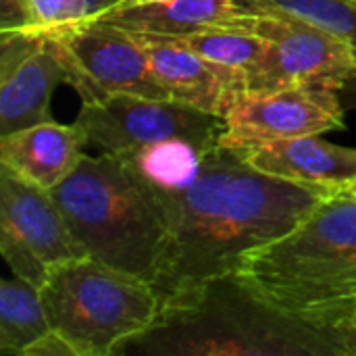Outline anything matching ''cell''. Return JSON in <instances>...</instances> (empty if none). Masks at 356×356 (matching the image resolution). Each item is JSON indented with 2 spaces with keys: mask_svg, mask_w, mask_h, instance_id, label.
<instances>
[{
  "mask_svg": "<svg viewBox=\"0 0 356 356\" xmlns=\"http://www.w3.org/2000/svg\"><path fill=\"white\" fill-rule=\"evenodd\" d=\"M127 161L148 179L167 225L152 282L161 305L238 273L246 254L292 232L336 194L265 175L248 165L240 148L227 146L198 150L169 144Z\"/></svg>",
  "mask_w": 356,
  "mask_h": 356,
  "instance_id": "1",
  "label": "cell"
},
{
  "mask_svg": "<svg viewBox=\"0 0 356 356\" xmlns=\"http://www.w3.org/2000/svg\"><path fill=\"white\" fill-rule=\"evenodd\" d=\"M119 355L356 356V332L282 313L234 273L161 305L154 323Z\"/></svg>",
  "mask_w": 356,
  "mask_h": 356,
  "instance_id": "2",
  "label": "cell"
},
{
  "mask_svg": "<svg viewBox=\"0 0 356 356\" xmlns=\"http://www.w3.org/2000/svg\"><path fill=\"white\" fill-rule=\"evenodd\" d=\"M257 296L296 319L344 325L356 311V198H323L292 232L265 244L236 273Z\"/></svg>",
  "mask_w": 356,
  "mask_h": 356,
  "instance_id": "3",
  "label": "cell"
},
{
  "mask_svg": "<svg viewBox=\"0 0 356 356\" xmlns=\"http://www.w3.org/2000/svg\"><path fill=\"white\" fill-rule=\"evenodd\" d=\"M50 194L88 257L150 284L156 280L167 225L131 161L106 152L83 156Z\"/></svg>",
  "mask_w": 356,
  "mask_h": 356,
  "instance_id": "4",
  "label": "cell"
},
{
  "mask_svg": "<svg viewBox=\"0 0 356 356\" xmlns=\"http://www.w3.org/2000/svg\"><path fill=\"white\" fill-rule=\"evenodd\" d=\"M56 332L75 356H113L156 319L161 300L150 282L81 257L50 269L40 288Z\"/></svg>",
  "mask_w": 356,
  "mask_h": 356,
  "instance_id": "5",
  "label": "cell"
},
{
  "mask_svg": "<svg viewBox=\"0 0 356 356\" xmlns=\"http://www.w3.org/2000/svg\"><path fill=\"white\" fill-rule=\"evenodd\" d=\"M75 125L86 144L123 159L169 144L211 150L221 146L225 131V119L219 115L173 98L134 94H115L100 102L81 104Z\"/></svg>",
  "mask_w": 356,
  "mask_h": 356,
  "instance_id": "6",
  "label": "cell"
},
{
  "mask_svg": "<svg viewBox=\"0 0 356 356\" xmlns=\"http://www.w3.org/2000/svg\"><path fill=\"white\" fill-rule=\"evenodd\" d=\"M81 104L100 102L115 94L171 98L159 83L146 50L136 33L102 19H88L50 29Z\"/></svg>",
  "mask_w": 356,
  "mask_h": 356,
  "instance_id": "7",
  "label": "cell"
},
{
  "mask_svg": "<svg viewBox=\"0 0 356 356\" xmlns=\"http://www.w3.org/2000/svg\"><path fill=\"white\" fill-rule=\"evenodd\" d=\"M0 252L10 271L42 288L50 269L88 257L52 194L0 167Z\"/></svg>",
  "mask_w": 356,
  "mask_h": 356,
  "instance_id": "8",
  "label": "cell"
},
{
  "mask_svg": "<svg viewBox=\"0 0 356 356\" xmlns=\"http://www.w3.org/2000/svg\"><path fill=\"white\" fill-rule=\"evenodd\" d=\"M254 33L269 46L248 73V92L325 88L340 92L356 75L355 48L319 27L292 17L259 15Z\"/></svg>",
  "mask_w": 356,
  "mask_h": 356,
  "instance_id": "9",
  "label": "cell"
},
{
  "mask_svg": "<svg viewBox=\"0 0 356 356\" xmlns=\"http://www.w3.org/2000/svg\"><path fill=\"white\" fill-rule=\"evenodd\" d=\"M344 127L340 92L325 88H284L246 92L225 115L221 146L250 148L259 144L315 136Z\"/></svg>",
  "mask_w": 356,
  "mask_h": 356,
  "instance_id": "10",
  "label": "cell"
},
{
  "mask_svg": "<svg viewBox=\"0 0 356 356\" xmlns=\"http://www.w3.org/2000/svg\"><path fill=\"white\" fill-rule=\"evenodd\" d=\"M67 71L50 29H6L0 35V136L52 121L50 98Z\"/></svg>",
  "mask_w": 356,
  "mask_h": 356,
  "instance_id": "11",
  "label": "cell"
},
{
  "mask_svg": "<svg viewBox=\"0 0 356 356\" xmlns=\"http://www.w3.org/2000/svg\"><path fill=\"white\" fill-rule=\"evenodd\" d=\"M136 35L146 50L154 77L173 100L225 119L232 106L248 92V79L242 71L217 65L173 38Z\"/></svg>",
  "mask_w": 356,
  "mask_h": 356,
  "instance_id": "12",
  "label": "cell"
},
{
  "mask_svg": "<svg viewBox=\"0 0 356 356\" xmlns=\"http://www.w3.org/2000/svg\"><path fill=\"white\" fill-rule=\"evenodd\" d=\"M250 167L265 175L342 192L356 179V148L338 146L315 136H300L240 148Z\"/></svg>",
  "mask_w": 356,
  "mask_h": 356,
  "instance_id": "13",
  "label": "cell"
},
{
  "mask_svg": "<svg viewBox=\"0 0 356 356\" xmlns=\"http://www.w3.org/2000/svg\"><path fill=\"white\" fill-rule=\"evenodd\" d=\"M96 19L134 33L181 38L211 29L254 31L259 15L244 10L236 0H152L115 6Z\"/></svg>",
  "mask_w": 356,
  "mask_h": 356,
  "instance_id": "14",
  "label": "cell"
},
{
  "mask_svg": "<svg viewBox=\"0 0 356 356\" xmlns=\"http://www.w3.org/2000/svg\"><path fill=\"white\" fill-rule=\"evenodd\" d=\"M86 144L79 127L58 125L54 121L23 127L8 136H0V167L15 171L25 181L54 190L86 156Z\"/></svg>",
  "mask_w": 356,
  "mask_h": 356,
  "instance_id": "15",
  "label": "cell"
},
{
  "mask_svg": "<svg viewBox=\"0 0 356 356\" xmlns=\"http://www.w3.org/2000/svg\"><path fill=\"white\" fill-rule=\"evenodd\" d=\"M52 332L40 288L21 280L0 284V353L27 356V353Z\"/></svg>",
  "mask_w": 356,
  "mask_h": 356,
  "instance_id": "16",
  "label": "cell"
},
{
  "mask_svg": "<svg viewBox=\"0 0 356 356\" xmlns=\"http://www.w3.org/2000/svg\"><path fill=\"white\" fill-rule=\"evenodd\" d=\"M254 15L292 17L348 42L356 52V0H236Z\"/></svg>",
  "mask_w": 356,
  "mask_h": 356,
  "instance_id": "17",
  "label": "cell"
},
{
  "mask_svg": "<svg viewBox=\"0 0 356 356\" xmlns=\"http://www.w3.org/2000/svg\"><path fill=\"white\" fill-rule=\"evenodd\" d=\"M173 40L217 65L242 71L246 79L248 73L261 63L269 46V42L263 35L242 29H211Z\"/></svg>",
  "mask_w": 356,
  "mask_h": 356,
  "instance_id": "18",
  "label": "cell"
},
{
  "mask_svg": "<svg viewBox=\"0 0 356 356\" xmlns=\"http://www.w3.org/2000/svg\"><path fill=\"white\" fill-rule=\"evenodd\" d=\"M115 6V0H25V27L54 29L63 25H73L94 19Z\"/></svg>",
  "mask_w": 356,
  "mask_h": 356,
  "instance_id": "19",
  "label": "cell"
},
{
  "mask_svg": "<svg viewBox=\"0 0 356 356\" xmlns=\"http://www.w3.org/2000/svg\"><path fill=\"white\" fill-rule=\"evenodd\" d=\"M27 25V10L25 0H2L0 4V27L6 29H21Z\"/></svg>",
  "mask_w": 356,
  "mask_h": 356,
  "instance_id": "20",
  "label": "cell"
},
{
  "mask_svg": "<svg viewBox=\"0 0 356 356\" xmlns=\"http://www.w3.org/2000/svg\"><path fill=\"white\" fill-rule=\"evenodd\" d=\"M27 356H75V353L56 332H50L27 353Z\"/></svg>",
  "mask_w": 356,
  "mask_h": 356,
  "instance_id": "21",
  "label": "cell"
},
{
  "mask_svg": "<svg viewBox=\"0 0 356 356\" xmlns=\"http://www.w3.org/2000/svg\"><path fill=\"white\" fill-rule=\"evenodd\" d=\"M340 100L344 108H356V75L340 90Z\"/></svg>",
  "mask_w": 356,
  "mask_h": 356,
  "instance_id": "22",
  "label": "cell"
},
{
  "mask_svg": "<svg viewBox=\"0 0 356 356\" xmlns=\"http://www.w3.org/2000/svg\"><path fill=\"white\" fill-rule=\"evenodd\" d=\"M142 2H152V0H123V2L117 4V6H131V4H142Z\"/></svg>",
  "mask_w": 356,
  "mask_h": 356,
  "instance_id": "23",
  "label": "cell"
},
{
  "mask_svg": "<svg viewBox=\"0 0 356 356\" xmlns=\"http://www.w3.org/2000/svg\"><path fill=\"white\" fill-rule=\"evenodd\" d=\"M346 190H348V192H350V194L356 198V179L350 184V186H348V188H346Z\"/></svg>",
  "mask_w": 356,
  "mask_h": 356,
  "instance_id": "24",
  "label": "cell"
},
{
  "mask_svg": "<svg viewBox=\"0 0 356 356\" xmlns=\"http://www.w3.org/2000/svg\"><path fill=\"white\" fill-rule=\"evenodd\" d=\"M348 323H350V325L355 327V332H356V311H355V313H353V315H350V319H348Z\"/></svg>",
  "mask_w": 356,
  "mask_h": 356,
  "instance_id": "25",
  "label": "cell"
},
{
  "mask_svg": "<svg viewBox=\"0 0 356 356\" xmlns=\"http://www.w3.org/2000/svg\"><path fill=\"white\" fill-rule=\"evenodd\" d=\"M121 2H123V0H115V4H121Z\"/></svg>",
  "mask_w": 356,
  "mask_h": 356,
  "instance_id": "26",
  "label": "cell"
}]
</instances>
